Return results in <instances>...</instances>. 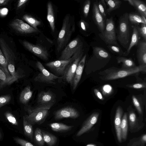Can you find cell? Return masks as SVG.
Here are the masks:
<instances>
[{"instance_id": "obj_1", "label": "cell", "mask_w": 146, "mask_h": 146, "mask_svg": "<svg viewBox=\"0 0 146 146\" xmlns=\"http://www.w3.org/2000/svg\"><path fill=\"white\" fill-rule=\"evenodd\" d=\"M146 65H139L130 68H119L113 67L107 69L99 73L102 80L108 81L124 78L137 74L145 73Z\"/></svg>"}, {"instance_id": "obj_2", "label": "cell", "mask_w": 146, "mask_h": 146, "mask_svg": "<svg viewBox=\"0 0 146 146\" xmlns=\"http://www.w3.org/2000/svg\"><path fill=\"white\" fill-rule=\"evenodd\" d=\"M74 30L75 25L72 23L70 15L67 14L64 19L57 38V51L58 52L66 45Z\"/></svg>"}, {"instance_id": "obj_3", "label": "cell", "mask_w": 146, "mask_h": 146, "mask_svg": "<svg viewBox=\"0 0 146 146\" xmlns=\"http://www.w3.org/2000/svg\"><path fill=\"white\" fill-rule=\"evenodd\" d=\"M128 13H126L119 18L117 27V39L124 48H128L129 41V27Z\"/></svg>"}, {"instance_id": "obj_4", "label": "cell", "mask_w": 146, "mask_h": 146, "mask_svg": "<svg viewBox=\"0 0 146 146\" xmlns=\"http://www.w3.org/2000/svg\"><path fill=\"white\" fill-rule=\"evenodd\" d=\"M25 109L28 113V115H25V116L28 121L32 125L43 123L48 115L49 110L29 106L25 107Z\"/></svg>"}, {"instance_id": "obj_5", "label": "cell", "mask_w": 146, "mask_h": 146, "mask_svg": "<svg viewBox=\"0 0 146 146\" xmlns=\"http://www.w3.org/2000/svg\"><path fill=\"white\" fill-rule=\"evenodd\" d=\"M92 56L88 62V66H103L111 58L110 54L103 48L94 46L92 48Z\"/></svg>"}, {"instance_id": "obj_6", "label": "cell", "mask_w": 146, "mask_h": 146, "mask_svg": "<svg viewBox=\"0 0 146 146\" xmlns=\"http://www.w3.org/2000/svg\"><path fill=\"white\" fill-rule=\"evenodd\" d=\"M115 25L112 17L107 18L104 31L99 33L100 38L107 44L119 46L116 35Z\"/></svg>"}, {"instance_id": "obj_7", "label": "cell", "mask_w": 146, "mask_h": 146, "mask_svg": "<svg viewBox=\"0 0 146 146\" xmlns=\"http://www.w3.org/2000/svg\"><path fill=\"white\" fill-rule=\"evenodd\" d=\"M36 66L40 72L34 78L35 82L55 84L57 80L62 79V76H56L49 72L40 61L36 62Z\"/></svg>"}, {"instance_id": "obj_8", "label": "cell", "mask_w": 146, "mask_h": 146, "mask_svg": "<svg viewBox=\"0 0 146 146\" xmlns=\"http://www.w3.org/2000/svg\"><path fill=\"white\" fill-rule=\"evenodd\" d=\"M83 46L77 50L76 54L73 59L67 67L62 79L71 85L78 65L82 58L84 52L82 49Z\"/></svg>"}, {"instance_id": "obj_9", "label": "cell", "mask_w": 146, "mask_h": 146, "mask_svg": "<svg viewBox=\"0 0 146 146\" xmlns=\"http://www.w3.org/2000/svg\"><path fill=\"white\" fill-rule=\"evenodd\" d=\"M55 94L51 91H42L38 95L37 106L36 107L50 110L56 102Z\"/></svg>"}, {"instance_id": "obj_10", "label": "cell", "mask_w": 146, "mask_h": 146, "mask_svg": "<svg viewBox=\"0 0 146 146\" xmlns=\"http://www.w3.org/2000/svg\"><path fill=\"white\" fill-rule=\"evenodd\" d=\"M77 51L69 59L51 61L46 63L45 66L56 74L62 76L68 66L75 57Z\"/></svg>"}, {"instance_id": "obj_11", "label": "cell", "mask_w": 146, "mask_h": 146, "mask_svg": "<svg viewBox=\"0 0 146 146\" xmlns=\"http://www.w3.org/2000/svg\"><path fill=\"white\" fill-rule=\"evenodd\" d=\"M83 45L79 38H76L71 41L62 51L59 60H66L71 58L78 49Z\"/></svg>"}, {"instance_id": "obj_12", "label": "cell", "mask_w": 146, "mask_h": 146, "mask_svg": "<svg viewBox=\"0 0 146 146\" xmlns=\"http://www.w3.org/2000/svg\"><path fill=\"white\" fill-rule=\"evenodd\" d=\"M55 120H59L64 118L76 119L80 116L79 112L75 108L70 106L59 109L54 113Z\"/></svg>"}, {"instance_id": "obj_13", "label": "cell", "mask_w": 146, "mask_h": 146, "mask_svg": "<svg viewBox=\"0 0 146 146\" xmlns=\"http://www.w3.org/2000/svg\"><path fill=\"white\" fill-rule=\"evenodd\" d=\"M23 46L28 50L44 60L48 59L49 54L46 49L38 45L33 44L27 41L23 42Z\"/></svg>"}, {"instance_id": "obj_14", "label": "cell", "mask_w": 146, "mask_h": 146, "mask_svg": "<svg viewBox=\"0 0 146 146\" xmlns=\"http://www.w3.org/2000/svg\"><path fill=\"white\" fill-rule=\"evenodd\" d=\"M10 26L16 31L22 34L32 33L39 31L23 20L18 19H16L13 21Z\"/></svg>"}, {"instance_id": "obj_15", "label": "cell", "mask_w": 146, "mask_h": 146, "mask_svg": "<svg viewBox=\"0 0 146 146\" xmlns=\"http://www.w3.org/2000/svg\"><path fill=\"white\" fill-rule=\"evenodd\" d=\"M0 46L7 62L8 68L15 67V56L14 53L2 38H0Z\"/></svg>"}, {"instance_id": "obj_16", "label": "cell", "mask_w": 146, "mask_h": 146, "mask_svg": "<svg viewBox=\"0 0 146 146\" xmlns=\"http://www.w3.org/2000/svg\"><path fill=\"white\" fill-rule=\"evenodd\" d=\"M97 0L93 3L92 7V18L100 33L104 30L106 26L105 19L100 13L98 9Z\"/></svg>"}, {"instance_id": "obj_17", "label": "cell", "mask_w": 146, "mask_h": 146, "mask_svg": "<svg viewBox=\"0 0 146 146\" xmlns=\"http://www.w3.org/2000/svg\"><path fill=\"white\" fill-rule=\"evenodd\" d=\"M99 115L98 112L93 113L83 123L76 136H80L89 131L97 122Z\"/></svg>"}, {"instance_id": "obj_18", "label": "cell", "mask_w": 146, "mask_h": 146, "mask_svg": "<svg viewBox=\"0 0 146 146\" xmlns=\"http://www.w3.org/2000/svg\"><path fill=\"white\" fill-rule=\"evenodd\" d=\"M86 58V55H85L82 58L80 61L76 68L74 78L71 86L73 90L76 88L80 80Z\"/></svg>"}, {"instance_id": "obj_19", "label": "cell", "mask_w": 146, "mask_h": 146, "mask_svg": "<svg viewBox=\"0 0 146 146\" xmlns=\"http://www.w3.org/2000/svg\"><path fill=\"white\" fill-rule=\"evenodd\" d=\"M137 46L136 56L139 65H146V41H140Z\"/></svg>"}, {"instance_id": "obj_20", "label": "cell", "mask_w": 146, "mask_h": 146, "mask_svg": "<svg viewBox=\"0 0 146 146\" xmlns=\"http://www.w3.org/2000/svg\"><path fill=\"white\" fill-rule=\"evenodd\" d=\"M123 113V110L122 108L120 106H118L116 111L114 125L117 138L118 141L120 142H121L122 141L120 126Z\"/></svg>"}, {"instance_id": "obj_21", "label": "cell", "mask_w": 146, "mask_h": 146, "mask_svg": "<svg viewBox=\"0 0 146 146\" xmlns=\"http://www.w3.org/2000/svg\"><path fill=\"white\" fill-rule=\"evenodd\" d=\"M19 79L7 74L0 66V89L13 84Z\"/></svg>"}, {"instance_id": "obj_22", "label": "cell", "mask_w": 146, "mask_h": 146, "mask_svg": "<svg viewBox=\"0 0 146 146\" xmlns=\"http://www.w3.org/2000/svg\"><path fill=\"white\" fill-rule=\"evenodd\" d=\"M127 1L141 15L146 17V5L143 1L140 0H124Z\"/></svg>"}, {"instance_id": "obj_23", "label": "cell", "mask_w": 146, "mask_h": 146, "mask_svg": "<svg viewBox=\"0 0 146 146\" xmlns=\"http://www.w3.org/2000/svg\"><path fill=\"white\" fill-rule=\"evenodd\" d=\"M133 31L130 43L127 50L124 52V56H127L129 54L133 46L137 45L139 42V35L136 26H133Z\"/></svg>"}, {"instance_id": "obj_24", "label": "cell", "mask_w": 146, "mask_h": 146, "mask_svg": "<svg viewBox=\"0 0 146 146\" xmlns=\"http://www.w3.org/2000/svg\"><path fill=\"white\" fill-rule=\"evenodd\" d=\"M47 19L52 31L54 32L55 29L54 12L52 3L50 1L47 4Z\"/></svg>"}, {"instance_id": "obj_25", "label": "cell", "mask_w": 146, "mask_h": 146, "mask_svg": "<svg viewBox=\"0 0 146 146\" xmlns=\"http://www.w3.org/2000/svg\"><path fill=\"white\" fill-rule=\"evenodd\" d=\"M33 92L31 89L30 86L28 85L22 91L19 96L20 102L23 104H27L33 95Z\"/></svg>"}, {"instance_id": "obj_26", "label": "cell", "mask_w": 146, "mask_h": 146, "mask_svg": "<svg viewBox=\"0 0 146 146\" xmlns=\"http://www.w3.org/2000/svg\"><path fill=\"white\" fill-rule=\"evenodd\" d=\"M118 63H122V68H130L136 66L135 63L131 58H127L124 56H119L116 58Z\"/></svg>"}, {"instance_id": "obj_27", "label": "cell", "mask_w": 146, "mask_h": 146, "mask_svg": "<svg viewBox=\"0 0 146 146\" xmlns=\"http://www.w3.org/2000/svg\"><path fill=\"white\" fill-rule=\"evenodd\" d=\"M51 129L57 132H64L70 130L74 125H68L61 123H53L49 125Z\"/></svg>"}, {"instance_id": "obj_28", "label": "cell", "mask_w": 146, "mask_h": 146, "mask_svg": "<svg viewBox=\"0 0 146 146\" xmlns=\"http://www.w3.org/2000/svg\"><path fill=\"white\" fill-rule=\"evenodd\" d=\"M23 122L24 134L33 142V125L28 121L25 116L23 117Z\"/></svg>"}, {"instance_id": "obj_29", "label": "cell", "mask_w": 146, "mask_h": 146, "mask_svg": "<svg viewBox=\"0 0 146 146\" xmlns=\"http://www.w3.org/2000/svg\"><path fill=\"white\" fill-rule=\"evenodd\" d=\"M43 139L48 146H53L56 144L57 138L53 134L48 132L42 131Z\"/></svg>"}, {"instance_id": "obj_30", "label": "cell", "mask_w": 146, "mask_h": 146, "mask_svg": "<svg viewBox=\"0 0 146 146\" xmlns=\"http://www.w3.org/2000/svg\"><path fill=\"white\" fill-rule=\"evenodd\" d=\"M105 1L108 8L106 10V14H109L113 11L119 8L122 3L121 1L119 0H105Z\"/></svg>"}, {"instance_id": "obj_31", "label": "cell", "mask_w": 146, "mask_h": 146, "mask_svg": "<svg viewBox=\"0 0 146 146\" xmlns=\"http://www.w3.org/2000/svg\"><path fill=\"white\" fill-rule=\"evenodd\" d=\"M122 139L125 140L127 137V115L126 113L123 115L121 119L120 126Z\"/></svg>"}, {"instance_id": "obj_32", "label": "cell", "mask_w": 146, "mask_h": 146, "mask_svg": "<svg viewBox=\"0 0 146 146\" xmlns=\"http://www.w3.org/2000/svg\"><path fill=\"white\" fill-rule=\"evenodd\" d=\"M23 19L27 22L31 26L36 30H38L37 27L40 25L41 22L40 21L28 14L23 15Z\"/></svg>"}, {"instance_id": "obj_33", "label": "cell", "mask_w": 146, "mask_h": 146, "mask_svg": "<svg viewBox=\"0 0 146 146\" xmlns=\"http://www.w3.org/2000/svg\"><path fill=\"white\" fill-rule=\"evenodd\" d=\"M129 21L133 24L139 25L140 23L146 25L143 20L142 16L139 14L131 13L128 15Z\"/></svg>"}, {"instance_id": "obj_34", "label": "cell", "mask_w": 146, "mask_h": 146, "mask_svg": "<svg viewBox=\"0 0 146 146\" xmlns=\"http://www.w3.org/2000/svg\"><path fill=\"white\" fill-rule=\"evenodd\" d=\"M34 140L35 143L39 146H43L44 143L42 130L39 128L37 127L35 130L34 133Z\"/></svg>"}, {"instance_id": "obj_35", "label": "cell", "mask_w": 146, "mask_h": 146, "mask_svg": "<svg viewBox=\"0 0 146 146\" xmlns=\"http://www.w3.org/2000/svg\"><path fill=\"white\" fill-rule=\"evenodd\" d=\"M133 104L140 115L143 113V107L141 101L137 96L133 95L132 97Z\"/></svg>"}, {"instance_id": "obj_36", "label": "cell", "mask_w": 146, "mask_h": 146, "mask_svg": "<svg viewBox=\"0 0 146 146\" xmlns=\"http://www.w3.org/2000/svg\"><path fill=\"white\" fill-rule=\"evenodd\" d=\"M0 66L7 74L9 76H11L8 69L7 62L0 48Z\"/></svg>"}, {"instance_id": "obj_37", "label": "cell", "mask_w": 146, "mask_h": 146, "mask_svg": "<svg viewBox=\"0 0 146 146\" xmlns=\"http://www.w3.org/2000/svg\"><path fill=\"white\" fill-rule=\"evenodd\" d=\"M107 46L111 52L117 54L120 56H124V52L123 51L119 46L108 45Z\"/></svg>"}, {"instance_id": "obj_38", "label": "cell", "mask_w": 146, "mask_h": 146, "mask_svg": "<svg viewBox=\"0 0 146 146\" xmlns=\"http://www.w3.org/2000/svg\"><path fill=\"white\" fill-rule=\"evenodd\" d=\"M98 9L99 12L104 18L106 19V5L104 0H100L98 3Z\"/></svg>"}, {"instance_id": "obj_39", "label": "cell", "mask_w": 146, "mask_h": 146, "mask_svg": "<svg viewBox=\"0 0 146 146\" xmlns=\"http://www.w3.org/2000/svg\"><path fill=\"white\" fill-rule=\"evenodd\" d=\"M130 126L132 127L136 124L137 122V118L135 112L133 110L130 111L129 116Z\"/></svg>"}, {"instance_id": "obj_40", "label": "cell", "mask_w": 146, "mask_h": 146, "mask_svg": "<svg viewBox=\"0 0 146 146\" xmlns=\"http://www.w3.org/2000/svg\"><path fill=\"white\" fill-rule=\"evenodd\" d=\"M126 86L130 88L140 89H145L146 88L145 82H143L131 84H127Z\"/></svg>"}, {"instance_id": "obj_41", "label": "cell", "mask_w": 146, "mask_h": 146, "mask_svg": "<svg viewBox=\"0 0 146 146\" xmlns=\"http://www.w3.org/2000/svg\"><path fill=\"white\" fill-rule=\"evenodd\" d=\"M139 36L142 37L143 40L146 41V25L141 24V27L137 26Z\"/></svg>"}, {"instance_id": "obj_42", "label": "cell", "mask_w": 146, "mask_h": 146, "mask_svg": "<svg viewBox=\"0 0 146 146\" xmlns=\"http://www.w3.org/2000/svg\"><path fill=\"white\" fill-rule=\"evenodd\" d=\"M11 97L9 94L0 96V108L6 105L11 100Z\"/></svg>"}, {"instance_id": "obj_43", "label": "cell", "mask_w": 146, "mask_h": 146, "mask_svg": "<svg viewBox=\"0 0 146 146\" xmlns=\"http://www.w3.org/2000/svg\"><path fill=\"white\" fill-rule=\"evenodd\" d=\"M5 116L8 121L12 124L17 125V121L14 116L10 112H6L5 113Z\"/></svg>"}, {"instance_id": "obj_44", "label": "cell", "mask_w": 146, "mask_h": 146, "mask_svg": "<svg viewBox=\"0 0 146 146\" xmlns=\"http://www.w3.org/2000/svg\"><path fill=\"white\" fill-rule=\"evenodd\" d=\"M91 4V1L87 0L84 2L83 7V12L84 17H87L88 15Z\"/></svg>"}, {"instance_id": "obj_45", "label": "cell", "mask_w": 146, "mask_h": 146, "mask_svg": "<svg viewBox=\"0 0 146 146\" xmlns=\"http://www.w3.org/2000/svg\"><path fill=\"white\" fill-rule=\"evenodd\" d=\"M14 140L21 146H35L28 141L20 138L15 137L14 138Z\"/></svg>"}, {"instance_id": "obj_46", "label": "cell", "mask_w": 146, "mask_h": 146, "mask_svg": "<svg viewBox=\"0 0 146 146\" xmlns=\"http://www.w3.org/2000/svg\"><path fill=\"white\" fill-rule=\"evenodd\" d=\"M80 25L81 29L85 32L87 31L89 27L88 24L82 20L80 21Z\"/></svg>"}, {"instance_id": "obj_47", "label": "cell", "mask_w": 146, "mask_h": 146, "mask_svg": "<svg viewBox=\"0 0 146 146\" xmlns=\"http://www.w3.org/2000/svg\"><path fill=\"white\" fill-rule=\"evenodd\" d=\"M94 93L96 96L100 100H103L104 98L101 93L97 89H94Z\"/></svg>"}, {"instance_id": "obj_48", "label": "cell", "mask_w": 146, "mask_h": 146, "mask_svg": "<svg viewBox=\"0 0 146 146\" xmlns=\"http://www.w3.org/2000/svg\"><path fill=\"white\" fill-rule=\"evenodd\" d=\"M28 1V0H20L18 2L17 4V8H20L21 7L23 6L24 4H25L27 1Z\"/></svg>"}, {"instance_id": "obj_49", "label": "cell", "mask_w": 146, "mask_h": 146, "mask_svg": "<svg viewBox=\"0 0 146 146\" xmlns=\"http://www.w3.org/2000/svg\"><path fill=\"white\" fill-rule=\"evenodd\" d=\"M9 1V0H0V6L7 5Z\"/></svg>"}, {"instance_id": "obj_50", "label": "cell", "mask_w": 146, "mask_h": 146, "mask_svg": "<svg viewBox=\"0 0 146 146\" xmlns=\"http://www.w3.org/2000/svg\"><path fill=\"white\" fill-rule=\"evenodd\" d=\"M141 139L144 142H145L146 141V135L145 134L142 137Z\"/></svg>"}, {"instance_id": "obj_51", "label": "cell", "mask_w": 146, "mask_h": 146, "mask_svg": "<svg viewBox=\"0 0 146 146\" xmlns=\"http://www.w3.org/2000/svg\"><path fill=\"white\" fill-rule=\"evenodd\" d=\"M87 146H96L95 145H94L90 144V145H88Z\"/></svg>"}, {"instance_id": "obj_52", "label": "cell", "mask_w": 146, "mask_h": 146, "mask_svg": "<svg viewBox=\"0 0 146 146\" xmlns=\"http://www.w3.org/2000/svg\"><path fill=\"white\" fill-rule=\"evenodd\" d=\"M2 138V135L1 133V132L0 131V139L1 138Z\"/></svg>"}]
</instances>
